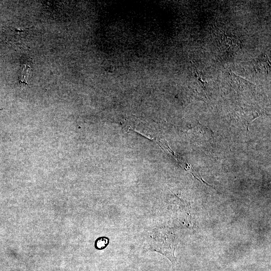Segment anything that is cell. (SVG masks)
I'll use <instances>...</instances> for the list:
<instances>
[{
    "instance_id": "obj_1",
    "label": "cell",
    "mask_w": 271,
    "mask_h": 271,
    "mask_svg": "<svg viewBox=\"0 0 271 271\" xmlns=\"http://www.w3.org/2000/svg\"><path fill=\"white\" fill-rule=\"evenodd\" d=\"M150 246L151 250L163 254L174 264L176 262L175 256L176 242L173 232L168 228L160 227L155 229Z\"/></svg>"
},
{
    "instance_id": "obj_2",
    "label": "cell",
    "mask_w": 271,
    "mask_h": 271,
    "mask_svg": "<svg viewBox=\"0 0 271 271\" xmlns=\"http://www.w3.org/2000/svg\"><path fill=\"white\" fill-rule=\"evenodd\" d=\"M6 34L7 41L14 49H26L29 41V34L26 30H19L11 27L7 30Z\"/></svg>"
},
{
    "instance_id": "obj_3",
    "label": "cell",
    "mask_w": 271,
    "mask_h": 271,
    "mask_svg": "<svg viewBox=\"0 0 271 271\" xmlns=\"http://www.w3.org/2000/svg\"><path fill=\"white\" fill-rule=\"evenodd\" d=\"M108 243V239L106 237H100L97 239L95 246L97 249H103L105 248Z\"/></svg>"
}]
</instances>
